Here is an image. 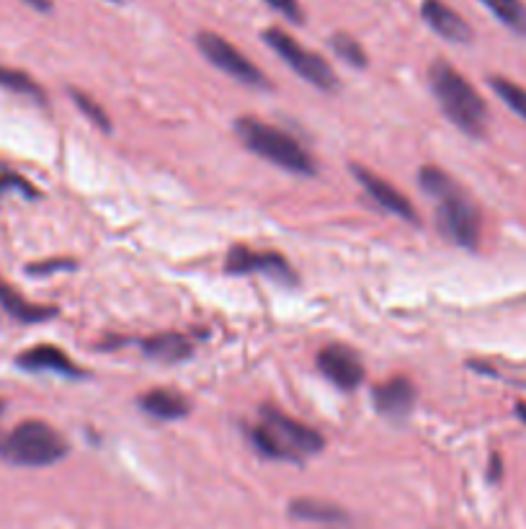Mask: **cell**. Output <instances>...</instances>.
Instances as JSON below:
<instances>
[{
  "instance_id": "cell-27",
  "label": "cell",
  "mask_w": 526,
  "mask_h": 529,
  "mask_svg": "<svg viewBox=\"0 0 526 529\" xmlns=\"http://www.w3.org/2000/svg\"><path fill=\"white\" fill-rule=\"evenodd\" d=\"M516 416L526 424V403H516Z\"/></svg>"
},
{
  "instance_id": "cell-16",
  "label": "cell",
  "mask_w": 526,
  "mask_h": 529,
  "mask_svg": "<svg viewBox=\"0 0 526 529\" xmlns=\"http://www.w3.org/2000/svg\"><path fill=\"white\" fill-rule=\"evenodd\" d=\"M0 308L6 310L11 318L21 320V323H42V320H49L57 315V308H52V305H31L29 300H24L3 279H0Z\"/></svg>"
},
{
  "instance_id": "cell-25",
  "label": "cell",
  "mask_w": 526,
  "mask_h": 529,
  "mask_svg": "<svg viewBox=\"0 0 526 529\" xmlns=\"http://www.w3.org/2000/svg\"><path fill=\"white\" fill-rule=\"evenodd\" d=\"M73 261H52V264H34L31 266V274H47V271H55V269H73Z\"/></svg>"
},
{
  "instance_id": "cell-3",
  "label": "cell",
  "mask_w": 526,
  "mask_h": 529,
  "mask_svg": "<svg viewBox=\"0 0 526 529\" xmlns=\"http://www.w3.org/2000/svg\"><path fill=\"white\" fill-rule=\"evenodd\" d=\"M251 439L256 450L269 460L297 462L307 455H318L325 447V439L310 426L289 419L279 411H261V424L253 426Z\"/></svg>"
},
{
  "instance_id": "cell-6",
  "label": "cell",
  "mask_w": 526,
  "mask_h": 529,
  "mask_svg": "<svg viewBox=\"0 0 526 529\" xmlns=\"http://www.w3.org/2000/svg\"><path fill=\"white\" fill-rule=\"evenodd\" d=\"M263 42L269 44L271 50L282 57L294 73L300 75V78H305L307 83H312L315 88H320V91H336V88L341 86L336 70L325 62V57L302 47V44L284 29H276V26L266 29L263 31Z\"/></svg>"
},
{
  "instance_id": "cell-22",
  "label": "cell",
  "mask_w": 526,
  "mask_h": 529,
  "mask_svg": "<svg viewBox=\"0 0 526 529\" xmlns=\"http://www.w3.org/2000/svg\"><path fill=\"white\" fill-rule=\"evenodd\" d=\"M70 96H73L75 106H78L80 111H83V117L91 119L93 124H96L98 130L109 132L111 130V122H109V114H106L101 106H98V101H93L91 96H86L83 91H75V88H70Z\"/></svg>"
},
{
  "instance_id": "cell-10",
  "label": "cell",
  "mask_w": 526,
  "mask_h": 529,
  "mask_svg": "<svg viewBox=\"0 0 526 529\" xmlns=\"http://www.w3.org/2000/svg\"><path fill=\"white\" fill-rule=\"evenodd\" d=\"M354 176L359 179V184L364 186V191H367L369 197L380 204L382 210L403 217V220L418 222L416 207H413V204H410V199L405 197V194H400V191L395 189L390 181L380 179V176H374L372 171H367V168H361V166H354Z\"/></svg>"
},
{
  "instance_id": "cell-24",
  "label": "cell",
  "mask_w": 526,
  "mask_h": 529,
  "mask_svg": "<svg viewBox=\"0 0 526 529\" xmlns=\"http://www.w3.org/2000/svg\"><path fill=\"white\" fill-rule=\"evenodd\" d=\"M276 13H282L284 19L294 21V24H302L305 21V11H302L300 0H266Z\"/></svg>"
},
{
  "instance_id": "cell-18",
  "label": "cell",
  "mask_w": 526,
  "mask_h": 529,
  "mask_svg": "<svg viewBox=\"0 0 526 529\" xmlns=\"http://www.w3.org/2000/svg\"><path fill=\"white\" fill-rule=\"evenodd\" d=\"M488 8L506 29H511L519 37H526V3L524 0H483Z\"/></svg>"
},
{
  "instance_id": "cell-8",
  "label": "cell",
  "mask_w": 526,
  "mask_h": 529,
  "mask_svg": "<svg viewBox=\"0 0 526 529\" xmlns=\"http://www.w3.org/2000/svg\"><path fill=\"white\" fill-rule=\"evenodd\" d=\"M225 269L230 274H266L276 282H297L289 261L274 251H253L248 246H233L225 259Z\"/></svg>"
},
{
  "instance_id": "cell-12",
  "label": "cell",
  "mask_w": 526,
  "mask_h": 529,
  "mask_svg": "<svg viewBox=\"0 0 526 529\" xmlns=\"http://www.w3.org/2000/svg\"><path fill=\"white\" fill-rule=\"evenodd\" d=\"M16 364H19L21 370H26V372H55V375H62V377L83 375V370H80L78 364H75L73 359L65 354V351L57 349V346H49V344L31 346V349H26L24 354L16 357Z\"/></svg>"
},
{
  "instance_id": "cell-20",
  "label": "cell",
  "mask_w": 526,
  "mask_h": 529,
  "mask_svg": "<svg viewBox=\"0 0 526 529\" xmlns=\"http://www.w3.org/2000/svg\"><path fill=\"white\" fill-rule=\"evenodd\" d=\"M490 86L498 93V99L526 122V88H521L514 80L501 78V75H493V78H490Z\"/></svg>"
},
{
  "instance_id": "cell-4",
  "label": "cell",
  "mask_w": 526,
  "mask_h": 529,
  "mask_svg": "<svg viewBox=\"0 0 526 529\" xmlns=\"http://www.w3.org/2000/svg\"><path fill=\"white\" fill-rule=\"evenodd\" d=\"M235 132L251 153L271 160L274 166L284 168V171L302 173V176H312L318 171V163L310 155V150L302 148L300 142L279 127H271L261 119L240 117L235 119Z\"/></svg>"
},
{
  "instance_id": "cell-19",
  "label": "cell",
  "mask_w": 526,
  "mask_h": 529,
  "mask_svg": "<svg viewBox=\"0 0 526 529\" xmlns=\"http://www.w3.org/2000/svg\"><path fill=\"white\" fill-rule=\"evenodd\" d=\"M0 88H8L13 93H21V96H31V99L44 101V88L39 86L37 80L31 78V75L21 73V70L6 68V65H0Z\"/></svg>"
},
{
  "instance_id": "cell-14",
  "label": "cell",
  "mask_w": 526,
  "mask_h": 529,
  "mask_svg": "<svg viewBox=\"0 0 526 529\" xmlns=\"http://www.w3.org/2000/svg\"><path fill=\"white\" fill-rule=\"evenodd\" d=\"M140 408L160 421H176L189 416L191 403L184 393H178L173 388H155L140 398Z\"/></svg>"
},
{
  "instance_id": "cell-11",
  "label": "cell",
  "mask_w": 526,
  "mask_h": 529,
  "mask_svg": "<svg viewBox=\"0 0 526 529\" xmlns=\"http://www.w3.org/2000/svg\"><path fill=\"white\" fill-rule=\"evenodd\" d=\"M421 16L441 39L454 44H467L472 39V26L444 0H423Z\"/></svg>"
},
{
  "instance_id": "cell-28",
  "label": "cell",
  "mask_w": 526,
  "mask_h": 529,
  "mask_svg": "<svg viewBox=\"0 0 526 529\" xmlns=\"http://www.w3.org/2000/svg\"><path fill=\"white\" fill-rule=\"evenodd\" d=\"M0 411H3V403H0Z\"/></svg>"
},
{
  "instance_id": "cell-7",
  "label": "cell",
  "mask_w": 526,
  "mask_h": 529,
  "mask_svg": "<svg viewBox=\"0 0 526 529\" xmlns=\"http://www.w3.org/2000/svg\"><path fill=\"white\" fill-rule=\"evenodd\" d=\"M196 47H199V52H202L217 70L227 73L230 78L240 80L245 86H269L266 75H263L233 42H227L225 37L215 34V31H199V34H196Z\"/></svg>"
},
{
  "instance_id": "cell-21",
  "label": "cell",
  "mask_w": 526,
  "mask_h": 529,
  "mask_svg": "<svg viewBox=\"0 0 526 529\" xmlns=\"http://www.w3.org/2000/svg\"><path fill=\"white\" fill-rule=\"evenodd\" d=\"M331 47L333 52H336L338 57H341L343 62H349L351 68H367L369 60H367V52H364V47H361L359 42H356L351 34H343V31H338V34H333L331 37Z\"/></svg>"
},
{
  "instance_id": "cell-1",
  "label": "cell",
  "mask_w": 526,
  "mask_h": 529,
  "mask_svg": "<svg viewBox=\"0 0 526 529\" xmlns=\"http://www.w3.org/2000/svg\"><path fill=\"white\" fill-rule=\"evenodd\" d=\"M421 189L436 199V222L441 235L459 248H478L480 212L465 189L436 166H426L418 173Z\"/></svg>"
},
{
  "instance_id": "cell-26",
  "label": "cell",
  "mask_w": 526,
  "mask_h": 529,
  "mask_svg": "<svg viewBox=\"0 0 526 529\" xmlns=\"http://www.w3.org/2000/svg\"><path fill=\"white\" fill-rule=\"evenodd\" d=\"M24 3H26V6L34 8V11H39V13L52 11V0H24Z\"/></svg>"
},
{
  "instance_id": "cell-2",
  "label": "cell",
  "mask_w": 526,
  "mask_h": 529,
  "mask_svg": "<svg viewBox=\"0 0 526 529\" xmlns=\"http://www.w3.org/2000/svg\"><path fill=\"white\" fill-rule=\"evenodd\" d=\"M429 83L449 122H454L459 130L472 137L483 135L488 127V106L465 75L452 68L449 62L436 60L429 68Z\"/></svg>"
},
{
  "instance_id": "cell-9",
  "label": "cell",
  "mask_w": 526,
  "mask_h": 529,
  "mask_svg": "<svg viewBox=\"0 0 526 529\" xmlns=\"http://www.w3.org/2000/svg\"><path fill=\"white\" fill-rule=\"evenodd\" d=\"M318 370L341 390H356L364 382V364L351 346L331 344L320 349Z\"/></svg>"
},
{
  "instance_id": "cell-13",
  "label": "cell",
  "mask_w": 526,
  "mask_h": 529,
  "mask_svg": "<svg viewBox=\"0 0 526 529\" xmlns=\"http://www.w3.org/2000/svg\"><path fill=\"white\" fill-rule=\"evenodd\" d=\"M374 406L382 416L403 419L416 406V385L408 377H392L374 390Z\"/></svg>"
},
{
  "instance_id": "cell-23",
  "label": "cell",
  "mask_w": 526,
  "mask_h": 529,
  "mask_svg": "<svg viewBox=\"0 0 526 529\" xmlns=\"http://www.w3.org/2000/svg\"><path fill=\"white\" fill-rule=\"evenodd\" d=\"M8 191L24 194V197H29V199L39 197V191L34 189V186H31L29 181L24 179V176H19V173H13L11 168L0 166V197H3V194H8Z\"/></svg>"
},
{
  "instance_id": "cell-15",
  "label": "cell",
  "mask_w": 526,
  "mask_h": 529,
  "mask_svg": "<svg viewBox=\"0 0 526 529\" xmlns=\"http://www.w3.org/2000/svg\"><path fill=\"white\" fill-rule=\"evenodd\" d=\"M191 341L186 339L184 333H158V336H150V339L142 341V354L155 362H166L176 364L184 362L191 357Z\"/></svg>"
},
{
  "instance_id": "cell-5",
  "label": "cell",
  "mask_w": 526,
  "mask_h": 529,
  "mask_svg": "<svg viewBox=\"0 0 526 529\" xmlns=\"http://www.w3.org/2000/svg\"><path fill=\"white\" fill-rule=\"evenodd\" d=\"M68 455V442L55 426L24 421L0 439V457L24 468H47Z\"/></svg>"
},
{
  "instance_id": "cell-17",
  "label": "cell",
  "mask_w": 526,
  "mask_h": 529,
  "mask_svg": "<svg viewBox=\"0 0 526 529\" xmlns=\"http://www.w3.org/2000/svg\"><path fill=\"white\" fill-rule=\"evenodd\" d=\"M289 514L294 519H302V522H315V524H346L349 522V514L336 504H328V501L318 499H297L289 504Z\"/></svg>"
}]
</instances>
